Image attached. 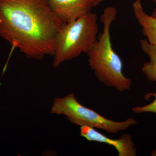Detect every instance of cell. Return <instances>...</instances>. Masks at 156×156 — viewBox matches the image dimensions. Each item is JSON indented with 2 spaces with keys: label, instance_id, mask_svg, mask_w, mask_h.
Listing matches in <instances>:
<instances>
[{
  "label": "cell",
  "instance_id": "cell-2",
  "mask_svg": "<svg viewBox=\"0 0 156 156\" xmlns=\"http://www.w3.org/2000/svg\"><path fill=\"white\" fill-rule=\"evenodd\" d=\"M117 14L115 7H108L104 9L100 17L103 30L87 54L89 66L98 80L107 87L123 92L130 89L132 81L123 73L122 61L112 45L110 28Z\"/></svg>",
  "mask_w": 156,
  "mask_h": 156
},
{
  "label": "cell",
  "instance_id": "cell-4",
  "mask_svg": "<svg viewBox=\"0 0 156 156\" xmlns=\"http://www.w3.org/2000/svg\"><path fill=\"white\" fill-rule=\"evenodd\" d=\"M51 114L66 116L72 124L104 130L112 134L125 131L136 124L130 118L122 122L108 119L80 103L73 92L62 98H55L51 109Z\"/></svg>",
  "mask_w": 156,
  "mask_h": 156
},
{
  "label": "cell",
  "instance_id": "cell-1",
  "mask_svg": "<svg viewBox=\"0 0 156 156\" xmlns=\"http://www.w3.org/2000/svg\"><path fill=\"white\" fill-rule=\"evenodd\" d=\"M63 24L49 0H0V37L27 58L53 56Z\"/></svg>",
  "mask_w": 156,
  "mask_h": 156
},
{
  "label": "cell",
  "instance_id": "cell-8",
  "mask_svg": "<svg viewBox=\"0 0 156 156\" xmlns=\"http://www.w3.org/2000/svg\"><path fill=\"white\" fill-rule=\"evenodd\" d=\"M140 43L141 50L150 58L142 66V72L149 80L156 82V45L151 44L147 39H141Z\"/></svg>",
  "mask_w": 156,
  "mask_h": 156
},
{
  "label": "cell",
  "instance_id": "cell-11",
  "mask_svg": "<svg viewBox=\"0 0 156 156\" xmlns=\"http://www.w3.org/2000/svg\"><path fill=\"white\" fill-rule=\"evenodd\" d=\"M154 2L156 3V0H152Z\"/></svg>",
  "mask_w": 156,
  "mask_h": 156
},
{
  "label": "cell",
  "instance_id": "cell-10",
  "mask_svg": "<svg viewBox=\"0 0 156 156\" xmlns=\"http://www.w3.org/2000/svg\"><path fill=\"white\" fill-rule=\"evenodd\" d=\"M151 15L153 16V17L156 18V9L154 10V11L153 12L152 14Z\"/></svg>",
  "mask_w": 156,
  "mask_h": 156
},
{
  "label": "cell",
  "instance_id": "cell-7",
  "mask_svg": "<svg viewBox=\"0 0 156 156\" xmlns=\"http://www.w3.org/2000/svg\"><path fill=\"white\" fill-rule=\"evenodd\" d=\"M132 7L134 17L141 27L143 34L146 37L149 43L156 45V18L146 13L141 0H135Z\"/></svg>",
  "mask_w": 156,
  "mask_h": 156
},
{
  "label": "cell",
  "instance_id": "cell-9",
  "mask_svg": "<svg viewBox=\"0 0 156 156\" xmlns=\"http://www.w3.org/2000/svg\"><path fill=\"white\" fill-rule=\"evenodd\" d=\"M132 111L135 113L144 112H153L156 113V97L151 103L143 106H136L132 109Z\"/></svg>",
  "mask_w": 156,
  "mask_h": 156
},
{
  "label": "cell",
  "instance_id": "cell-6",
  "mask_svg": "<svg viewBox=\"0 0 156 156\" xmlns=\"http://www.w3.org/2000/svg\"><path fill=\"white\" fill-rule=\"evenodd\" d=\"M80 136L88 141L112 146L116 150L119 156H136V149L131 134H123L119 139H113L96 131L94 128L82 126Z\"/></svg>",
  "mask_w": 156,
  "mask_h": 156
},
{
  "label": "cell",
  "instance_id": "cell-5",
  "mask_svg": "<svg viewBox=\"0 0 156 156\" xmlns=\"http://www.w3.org/2000/svg\"><path fill=\"white\" fill-rule=\"evenodd\" d=\"M50 6L63 23L72 22L92 12L105 0H49Z\"/></svg>",
  "mask_w": 156,
  "mask_h": 156
},
{
  "label": "cell",
  "instance_id": "cell-3",
  "mask_svg": "<svg viewBox=\"0 0 156 156\" xmlns=\"http://www.w3.org/2000/svg\"><path fill=\"white\" fill-rule=\"evenodd\" d=\"M98 22L97 14L91 12L63 24L56 37L53 67L89 52L97 40Z\"/></svg>",
  "mask_w": 156,
  "mask_h": 156
}]
</instances>
